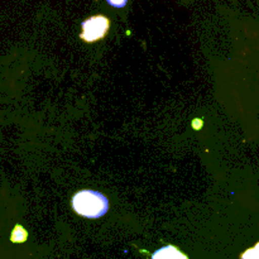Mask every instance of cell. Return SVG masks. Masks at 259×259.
I'll use <instances>...</instances> for the list:
<instances>
[{"label": "cell", "mask_w": 259, "mask_h": 259, "mask_svg": "<svg viewBox=\"0 0 259 259\" xmlns=\"http://www.w3.org/2000/svg\"><path fill=\"white\" fill-rule=\"evenodd\" d=\"M72 207L81 217L99 219L109 210V200L101 192L83 190L73 196Z\"/></svg>", "instance_id": "cell-1"}, {"label": "cell", "mask_w": 259, "mask_h": 259, "mask_svg": "<svg viewBox=\"0 0 259 259\" xmlns=\"http://www.w3.org/2000/svg\"><path fill=\"white\" fill-rule=\"evenodd\" d=\"M81 27H82V32L80 35L81 39L86 42H96L105 37L110 28V22L104 15H94L82 22Z\"/></svg>", "instance_id": "cell-2"}, {"label": "cell", "mask_w": 259, "mask_h": 259, "mask_svg": "<svg viewBox=\"0 0 259 259\" xmlns=\"http://www.w3.org/2000/svg\"><path fill=\"white\" fill-rule=\"evenodd\" d=\"M152 259H189L182 252L174 245L162 247L152 254Z\"/></svg>", "instance_id": "cell-3"}, {"label": "cell", "mask_w": 259, "mask_h": 259, "mask_svg": "<svg viewBox=\"0 0 259 259\" xmlns=\"http://www.w3.org/2000/svg\"><path fill=\"white\" fill-rule=\"evenodd\" d=\"M106 2H108V4H110L113 8H118V9H120V8L125 7L128 0H106Z\"/></svg>", "instance_id": "cell-6"}, {"label": "cell", "mask_w": 259, "mask_h": 259, "mask_svg": "<svg viewBox=\"0 0 259 259\" xmlns=\"http://www.w3.org/2000/svg\"><path fill=\"white\" fill-rule=\"evenodd\" d=\"M242 259H259V243L254 248H250L247 252L243 253Z\"/></svg>", "instance_id": "cell-5"}, {"label": "cell", "mask_w": 259, "mask_h": 259, "mask_svg": "<svg viewBox=\"0 0 259 259\" xmlns=\"http://www.w3.org/2000/svg\"><path fill=\"white\" fill-rule=\"evenodd\" d=\"M28 238V233L22 225H15V228L12 232V237H10V240L13 243H23L25 242Z\"/></svg>", "instance_id": "cell-4"}]
</instances>
